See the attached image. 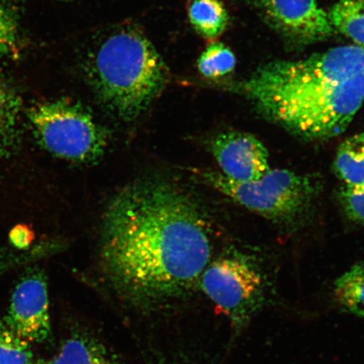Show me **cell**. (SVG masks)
<instances>
[{
  "label": "cell",
  "mask_w": 364,
  "mask_h": 364,
  "mask_svg": "<svg viewBox=\"0 0 364 364\" xmlns=\"http://www.w3.org/2000/svg\"><path fill=\"white\" fill-rule=\"evenodd\" d=\"M211 252L201 208L171 182H133L105 212L104 270L136 303H162L188 293L201 279Z\"/></svg>",
  "instance_id": "6da1fadb"
},
{
  "label": "cell",
  "mask_w": 364,
  "mask_h": 364,
  "mask_svg": "<svg viewBox=\"0 0 364 364\" xmlns=\"http://www.w3.org/2000/svg\"><path fill=\"white\" fill-rule=\"evenodd\" d=\"M240 89L262 116L289 133L335 138L364 103V48L341 46L298 60L267 63Z\"/></svg>",
  "instance_id": "7a4b0ae2"
},
{
  "label": "cell",
  "mask_w": 364,
  "mask_h": 364,
  "mask_svg": "<svg viewBox=\"0 0 364 364\" xmlns=\"http://www.w3.org/2000/svg\"><path fill=\"white\" fill-rule=\"evenodd\" d=\"M86 70L104 107L126 121L146 111L169 78L153 44L131 26L109 36L91 56Z\"/></svg>",
  "instance_id": "3957f363"
},
{
  "label": "cell",
  "mask_w": 364,
  "mask_h": 364,
  "mask_svg": "<svg viewBox=\"0 0 364 364\" xmlns=\"http://www.w3.org/2000/svg\"><path fill=\"white\" fill-rule=\"evenodd\" d=\"M205 181L248 210L277 223L303 216L316 198L318 181L289 170H269L260 179L236 182L218 172H201Z\"/></svg>",
  "instance_id": "277c9868"
},
{
  "label": "cell",
  "mask_w": 364,
  "mask_h": 364,
  "mask_svg": "<svg viewBox=\"0 0 364 364\" xmlns=\"http://www.w3.org/2000/svg\"><path fill=\"white\" fill-rule=\"evenodd\" d=\"M29 119L43 146L74 162L98 161L107 147V132L79 104L67 101L36 105Z\"/></svg>",
  "instance_id": "5b68a950"
},
{
  "label": "cell",
  "mask_w": 364,
  "mask_h": 364,
  "mask_svg": "<svg viewBox=\"0 0 364 364\" xmlns=\"http://www.w3.org/2000/svg\"><path fill=\"white\" fill-rule=\"evenodd\" d=\"M202 289L240 331L262 308L267 285L260 268L242 254L234 253L208 265Z\"/></svg>",
  "instance_id": "8992f818"
},
{
  "label": "cell",
  "mask_w": 364,
  "mask_h": 364,
  "mask_svg": "<svg viewBox=\"0 0 364 364\" xmlns=\"http://www.w3.org/2000/svg\"><path fill=\"white\" fill-rule=\"evenodd\" d=\"M49 306L46 277L42 272L31 273L14 290L4 322L28 343H44L52 331Z\"/></svg>",
  "instance_id": "52a82bcc"
},
{
  "label": "cell",
  "mask_w": 364,
  "mask_h": 364,
  "mask_svg": "<svg viewBox=\"0 0 364 364\" xmlns=\"http://www.w3.org/2000/svg\"><path fill=\"white\" fill-rule=\"evenodd\" d=\"M260 7L269 25L294 43L311 44L335 33L316 0H261Z\"/></svg>",
  "instance_id": "ba28073f"
},
{
  "label": "cell",
  "mask_w": 364,
  "mask_h": 364,
  "mask_svg": "<svg viewBox=\"0 0 364 364\" xmlns=\"http://www.w3.org/2000/svg\"><path fill=\"white\" fill-rule=\"evenodd\" d=\"M211 152L222 174L236 182L260 179L270 170L269 154L257 136L245 132H227L212 140Z\"/></svg>",
  "instance_id": "9c48e42d"
},
{
  "label": "cell",
  "mask_w": 364,
  "mask_h": 364,
  "mask_svg": "<svg viewBox=\"0 0 364 364\" xmlns=\"http://www.w3.org/2000/svg\"><path fill=\"white\" fill-rule=\"evenodd\" d=\"M333 169L344 185L364 183V131L349 136L340 145Z\"/></svg>",
  "instance_id": "30bf717a"
},
{
  "label": "cell",
  "mask_w": 364,
  "mask_h": 364,
  "mask_svg": "<svg viewBox=\"0 0 364 364\" xmlns=\"http://www.w3.org/2000/svg\"><path fill=\"white\" fill-rule=\"evenodd\" d=\"M188 15L194 29L208 39L220 36L229 22L226 9L220 0H191Z\"/></svg>",
  "instance_id": "8fae6325"
},
{
  "label": "cell",
  "mask_w": 364,
  "mask_h": 364,
  "mask_svg": "<svg viewBox=\"0 0 364 364\" xmlns=\"http://www.w3.org/2000/svg\"><path fill=\"white\" fill-rule=\"evenodd\" d=\"M328 16L335 31L364 48V0H338Z\"/></svg>",
  "instance_id": "7c38bea8"
},
{
  "label": "cell",
  "mask_w": 364,
  "mask_h": 364,
  "mask_svg": "<svg viewBox=\"0 0 364 364\" xmlns=\"http://www.w3.org/2000/svg\"><path fill=\"white\" fill-rule=\"evenodd\" d=\"M334 294L344 311L364 318V261L353 266L336 280Z\"/></svg>",
  "instance_id": "4fadbf2b"
},
{
  "label": "cell",
  "mask_w": 364,
  "mask_h": 364,
  "mask_svg": "<svg viewBox=\"0 0 364 364\" xmlns=\"http://www.w3.org/2000/svg\"><path fill=\"white\" fill-rule=\"evenodd\" d=\"M50 364H117L102 345L86 338H73Z\"/></svg>",
  "instance_id": "5bb4252c"
},
{
  "label": "cell",
  "mask_w": 364,
  "mask_h": 364,
  "mask_svg": "<svg viewBox=\"0 0 364 364\" xmlns=\"http://www.w3.org/2000/svg\"><path fill=\"white\" fill-rule=\"evenodd\" d=\"M19 110V98L0 74V154L12 141Z\"/></svg>",
  "instance_id": "9a60e30c"
},
{
  "label": "cell",
  "mask_w": 364,
  "mask_h": 364,
  "mask_svg": "<svg viewBox=\"0 0 364 364\" xmlns=\"http://www.w3.org/2000/svg\"><path fill=\"white\" fill-rule=\"evenodd\" d=\"M236 59L231 50L225 45L213 43L198 59V70L208 79H217L234 70Z\"/></svg>",
  "instance_id": "2e32d148"
},
{
  "label": "cell",
  "mask_w": 364,
  "mask_h": 364,
  "mask_svg": "<svg viewBox=\"0 0 364 364\" xmlns=\"http://www.w3.org/2000/svg\"><path fill=\"white\" fill-rule=\"evenodd\" d=\"M33 353L30 343L0 321V364H31Z\"/></svg>",
  "instance_id": "e0dca14e"
},
{
  "label": "cell",
  "mask_w": 364,
  "mask_h": 364,
  "mask_svg": "<svg viewBox=\"0 0 364 364\" xmlns=\"http://www.w3.org/2000/svg\"><path fill=\"white\" fill-rule=\"evenodd\" d=\"M20 53L19 22L14 12L0 2V58Z\"/></svg>",
  "instance_id": "ac0fdd59"
},
{
  "label": "cell",
  "mask_w": 364,
  "mask_h": 364,
  "mask_svg": "<svg viewBox=\"0 0 364 364\" xmlns=\"http://www.w3.org/2000/svg\"><path fill=\"white\" fill-rule=\"evenodd\" d=\"M339 198L346 215L354 221L364 223V183L344 185Z\"/></svg>",
  "instance_id": "d6986e66"
},
{
  "label": "cell",
  "mask_w": 364,
  "mask_h": 364,
  "mask_svg": "<svg viewBox=\"0 0 364 364\" xmlns=\"http://www.w3.org/2000/svg\"><path fill=\"white\" fill-rule=\"evenodd\" d=\"M33 239V234L24 225H18L14 228L10 234L11 243L18 249L28 247Z\"/></svg>",
  "instance_id": "ffe728a7"
},
{
  "label": "cell",
  "mask_w": 364,
  "mask_h": 364,
  "mask_svg": "<svg viewBox=\"0 0 364 364\" xmlns=\"http://www.w3.org/2000/svg\"><path fill=\"white\" fill-rule=\"evenodd\" d=\"M6 263L8 262L2 261V259L0 258V273H1V272L4 270V268L7 267Z\"/></svg>",
  "instance_id": "44dd1931"
},
{
  "label": "cell",
  "mask_w": 364,
  "mask_h": 364,
  "mask_svg": "<svg viewBox=\"0 0 364 364\" xmlns=\"http://www.w3.org/2000/svg\"><path fill=\"white\" fill-rule=\"evenodd\" d=\"M159 364H188V363H182L181 361H166V362H162Z\"/></svg>",
  "instance_id": "7402d4cb"
},
{
  "label": "cell",
  "mask_w": 364,
  "mask_h": 364,
  "mask_svg": "<svg viewBox=\"0 0 364 364\" xmlns=\"http://www.w3.org/2000/svg\"><path fill=\"white\" fill-rule=\"evenodd\" d=\"M31 364H50L47 362H45L43 360H36V361H33V363Z\"/></svg>",
  "instance_id": "603a6c76"
},
{
  "label": "cell",
  "mask_w": 364,
  "mask_h": 364,
  "mask_svg": "<svg viewBox=\"0 0 364 364\" xmlns=\"http://www.w3.org/2000/svg\"><path fill=\"white\" fill-rule=\"evenodd\" d=\"M60 1H72V0H60Z\"/></svg>",
  "instance_id": "cb8c5ba5"
}]
</instances>
